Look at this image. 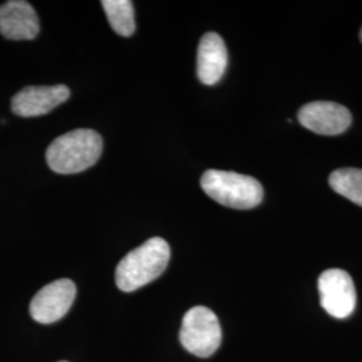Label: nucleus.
Returning <instances> with one entry per match:
<instances>
[{
	"mask_svg": "<svg viewBox=\"0 0 362 362\" xmlns=\"http://www.w3.org/2000/svg\"><path fill=\"white\" fill-rule=\"evenodd\" d=\"M105 13L112 28L121 37H130L136 31L134 8L130 0H104Z\"/></svg>",
	"mask_w": 362,
	"mask_h": 362,
	"instance_id": "9b49d317",
	"label": "nucleus"
},
{
	"mask_svg": "<svg viewBox=\"0 0 362 362\" xmlns=\"http://www.w3.org/2000/svg\"><path fill=\"white\" fill-rule=\"evenodd\" d=\"M329 184L337 194L362 207V169H337L330 175Z\"/></svg>",
	"mask_w": 362,
	"mask_h": 362,
	"instance_id": "f8f14e48",
	"label": "nucleus"
},
{
	"mask_svg": "<svg viewBox=\"0 0 362 362\" xmlns=\"http://www.w3.org/2000/svg\"><path fill=\"white\" fill-rule=\"evenodd\" d=\"M170 258L169 245L161 238H152L130 251L116 269L119 290L130 293L157 279L165 272Z\"/></svg>",
	"mask_w": 362,
	"mask_h": 362,
	"instance_id": "f03ea898",
	"label": "nucleus"
},
{
	"mask_svg": "<svg viewBox=\"0 0 362 362\" xmlns=\"http://www.w3.org/2000/svg\"><path fill=\"white\" fill-rule=\"evenodd\" d=\"M0 34L11 40H31L39 34L38 15L25 0H10L0 6Z\"/></svg>",
	"mask_w": 362,
	"mask_h": 362,
	"instance_id": "1a4fd4ad",
	"label": "nucleus"
},
{
	"mask_svg": "<svg viewBox=\"0 0 362 362\" xmlns=\"http://www.w3.org/2000/svg\"><path fill=\"white\" fill-rule=\"evenodd\" d=\"M77 294L70 279H58L40 288L30 303V314L39 324H52L64 318Z\"/></svg>",
	"mask_w": 362,
	"mask_h": 362,
	"instance_id": "423d86ee",
	"label": "nucleus"
},
{
	"mask_svg": "<svg viewBox=\"0 0 362 362\" xmlns=\"http://www.w3.org/2000/svg\"><path fill=\"white\" fill-rule=\"evenodd\" d=\"M180 342L194 356L211 357L221 344V327L216 314L206 306H194L187 311L181 324Z\"/></svg>",
	"mask_w": 362,
	"mask_h": 362,
	"instance_id": "20e7f679",
	"label": "nucleus"
},
{
	"mask_svg": "<svg viewBox=\"0 0 362 362\" xmlns=\"http://www.w3.org/2000/svg\"><path fill=\"white\" fill-rule=\"evenodd\" d=\"M228 52L223 38L216 33H207L197 49V77L204 85L218 83L226 73Z\"/></svg>",
	"mask_w": 362,
	"mask_h": 362,
	"instance_id": "9d476101",
	"label": "nucleus"
},
{
	"mask_svg": "<svg viewBox=\"0 0 362 362\" xmlns=\"http://www.w3.org/2000/svg\"><path fill=\"white\" fill-rule=\"evenodd\" d=\"M59 362H67V361H59Z\"/></svg>",
	"mask_w": 362,
	"mask_h": 362,
	"instance_id": "4468645a",
	"label": "nucleus"
},
{
	"mask_svg": "<svg viewBox=\"0 0 362 362\" xmlns=\"http://www.w3.org/2000/svg\"><path fill=\"white\" fill-rule=\"evenodd\" d=\"M202 188L221 206L235 209H251L263 200V187L257 179L227 172L209 169L202 176Z\"/></svg>",
	"mask_w": 362,
	"mask_h": 362,
	"instance_id": "7ed1b4c3",
	"label": "nucleus"
},
{
	"mask_svg": "<svg viewBox=\"0 0 362 362\" xmlns=\"http://www.w3.org/2000/svg\"><path fill=\"white\" fill-rule=\"evenodd\" d=\"M302 127L321 136H338L349 129L351 113L344 105L330 101H314L298 112Z\"/></svg>",
	"mask_w": 362,
	"mask_h": 362,
	"instance_id": "0eeeda50",
	"label": "nucleus"
},
{
	"mask_svg": "<svg viewBox=\"0 0 362 362\" xmlns=\"http://www.w3.org/2000/svg\"><path fill=\"white\" fill-rule=\"evenodd\" d=\"M360 40H361V43H362V27H361V30H360Z\"/></svg>",
	"mask_w": 362,
	"mask_h": 362,
	"instance_id": "ddd939ff",
	"label": "nucleus"
},
{
	"mask_svg": "<svg viewBox=\"0 0 362 362\" xmlns=\"http://www.w3.org/2000/svg\"><path fill=\"white\" fill-rule=\"evenodd\" d=\"M318 291L325 311L334 318L345 320L356 309V287L345 270L330 269L322 272L318 278Z\"/></svg>",
	"mask_w": 362,
	"mask_h": 362,
	"instance_id": "39448f33",
	"label": "nucleus"
},
{
	"mask_svg": "<svg viewBox=\"0 0 362 362\" xmlns=\"http://www.w3.org/2000/svg\"><path fill=\"white\" fill-rule=\"evenodd\" d=\"M103 153V139L91 129H77L55 139L46 151L49 167L61 175H74L93 167Z\"/></svg>",
	"mask_w": 362,
	"mask_h": 362,
	"instance_id": "f257e3e1",
	"label": "nucleus"
},
{
	"mask_svg": "<svg viewBox=\"0 0 362 362\" xmlns=\"http://www.w3.org/2000/svg\"><path fill=\"white\" fill-rule=\"evenodd\" d=\"M70 97L65 85L27 86L13 97L11 109L16 116L38 117L47 115Z\"/></svg>",
	"mask_w": 362,
	"mask_h": 362,
	"instance_id": "6e6552de",
	"label": "nucleus"
}]
</instances>
